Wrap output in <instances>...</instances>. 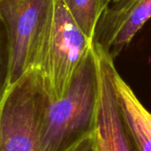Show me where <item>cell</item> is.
<instances>
[{"label": "cell", "instance_id": "cell-1", "mask_svg": "<svg viewBox=\"0 0 151 151\" xmlns=\"http://www.w3.org/2000/svg\"><path fill=\"white\" fill-rule=\"evenodd\" d=\"M98 99V70L93 46L76 70L65 95L45 111L42 151H66L93 132Z\"/></svg>", "mask_w": 151, "mask_h": 151}, {"label": "cell", "instance_id": "cell-2", "mask_svg": "<svg viewBox=\"0 0 151 151\" xmlns=\"http://www.w3.org/2000/svg\"><path fill=\"white\" fill-rule=\"evenodd\" d=\"M50 101L38 67L11 84L0 101V151H42V124Z\"/></svg>", "mask_w": 151, "mask_h": 151}, {"label": "cell", "instance_id": "cell-3", "mask_svg": "<svg viewBox=\"0 0 151 151\" xmlns=\"http://www.w3.org/2000/svg\"><path fill=\"white\" fill-rule=\"evenodd\" d=\"M55 0H0V17L11 43L10 85L42 64L54 15Z\"/></svg>", "mask_w": 151, "mask_h": 151}, {"label": "cell", "instance_id": "cell-4", "mask_svg": "<svg viewBox=\"0 0 151 151\" xmlns=\"http://www.w3.org/2000/svg\"><path fill=\"white\" fill-rule=\"evenodd\" d=\"M67 11L63 0H55L50 35L42 71L51 101L67 92L80 64L93 46Z\"/></svg>", "mask_w": 151, "mask_h": 151}, {"label": "cell", "instance_id": "cell-5", "mask_svg": "<svg viewBox=\"0 0 151 151\" xmlns=\"http://www.w3.org/2000/svg\"><path fill=\"white\" fill-rule=\"evenodd\" d=\"M93 48L98 70V99L93 137L96 151H138L122 116L114 59L100 45Z\"/></svg>", "mask_w": 151, "mask_h": 151}, {"label": "cell", "instance_id": "cell-6", "mask_svg": "<svg viewBox=\"0 0 151 151\" xmlns=\"http://www.w3.org/2000/svg\"><path fill=\"white\" fill-rule=\"evenodd\" d=\"M151 18V0H120L108 5L98 21L94 42L115 59Z\"/></svg>", "mask_w": 151, "mask_h": 151}, {"label": "cell", "instance_id": "cell-7", "mask_svg": "<svg viewBox=\"0 0 151 151\" xmlns=\"http://www.w3.org/2000/svg\"><path fill=\"white\" fill-rule=\"evenodd\" d=\"M122 116L138 151H151V113L119 73L115 77Z\"/></svg>", "mask_w": 151, "mask_h": 151}, {"label": "cell", "instance_id": "cell-8", "mask_svg": "<svg viewBox=\"0 0 151 151\" xmlns=\"http://www.w3.org/2000/svg\"><path fill=\"white\" fill-rule=\"evenodd\" d=\"M67 11L86 37L94 42L100 17L106 8L104 0H63Z\"/></svg>", "mask_w": 151, "mask_h": 151}, {"label": "cell", "instance_id": "cell-9", "mask_svg": "<svg viewBox=\"0 0 151 151\" xmlns=\"http://www.w3.org/2000/svg\"><path fill=\"white\" fill-rule=\"evenodd\" d=\"M11 43L6 26L0 17V101L10 86Z\"/></svg>", "mask_w": 151, "mask_h": 151}, {"label": "cell", "instance_id": "cell-10", "mask_svg": "<svg viewBox=\"0 0 151 151\" xmlns=\"http://www.w3.org/2000/svg\"><path fill=\"white\" fill-rule=\"evenodd\" d=\"M66 151H96L93 134L87 135Z\"/></svg>", "mask_w": 151, "mask_h": 151}, {"label": "cell", "instance_id": "cell-11", "mask_svg": "<svg viewBox=\"0 0 151 151\" xmlns=\"http://www.w3.org/2000/svg\"><path fill=\"white\" fill-rule=\"evenodd\" d=\"M120 0H104V4L105 5V7H107L108 5L111 4H114V3H117Z\"/></svg>", "mask_w": 151, "mask_h": 151}]
</instances>
